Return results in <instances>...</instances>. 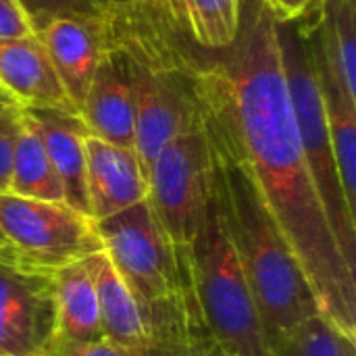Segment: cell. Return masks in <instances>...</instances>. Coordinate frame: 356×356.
Returning <instances> with one entry per match:
<instances>
[{
  "label": "cell",
  "instance_id": "1",
  "mask_svg": "<svg viewBox=\"0 0 356 356\" xmlns=\"http://www.w3.org/2000/svg\"><path fill=\"white\" fill-rule=\"evenodd\" d=\"M275 23L265 0H242L236 40L204 48L196 79L200 127L213 150L246 165L321 315L356 338V273L338 248L302 152Z\"/></svg>",
  "mask_w": 356,
  "mask_h": 356
},
{
  "label": "cell",
  "instance_id": "2",
  "mask_svg": "<svg viewBox=\"0 0 356 356\" xmlns=\"http://www.w3.org/2000/svg\"><path fill=\"white\" fill-rule=\"evenodd\" d=\"M213 192L271 348L321 313L315 292L242 161L213 150Z\"/></svg>",
  "mask_w": 356,
  "mask_h": 356
},
{
  "label": "cell",
  "instance_id": "3",
  "mask_svg": "<svg viewBox=\"0 0 356 356\" xmlns=\"http://www.w3.org/2000/svg\"><path fill=\"white\" fill-rule=\"evenodd\" d=\"M186 269L209 338L227 356H269L263 321L225 232L215 192L186 248Z\"/></svg>",
  "mask_w": 356,
  "mask_h": 356
},
{
  "label": "cell",
  "instance_id": "4",
  "mask_svg": "<svg viewBox=\"0 0 356 356\" xmlns=\"http://www.w3.org/2000/svg\"><path fill=\"white\" fill-rule=\"evenodd\" d=\"M275 29L302 152L338 248L346 265L356 273V215L346 202L338 167L334 161L327 113L313 48L309 44L300 19H277Z\"/></svg>",
  "mask_w": 356,
  "mask_h": 356
},
{
  "label": "cell",
  "instance_id": "5",
  "mask_svg": "<svg viewBox=\"0 0 356 356\" xmlns=\"http://www.w3.org/2000/svg\"><path fill=\"white\" fill-rule=\"evenodd\" d=\"M94 223L102 250L131 290L142 313L179 292V248L169 242L148 200Z\"/></svg>",
  "mask_w": 356,
  "mask_h": 356
},
{
  "label": "cell",
  "instance_id": "6",
  "mask_svg": "<svg viewBox=\"0 0 356 356\" xmlns=\"http://www.w3.org/2000/svg\"><path fill=\"white\" fill-rule=\"evenodd\" d=\"M0 234L13 254L35 269L58 271L102 250L96 223L67 207L0 192Z\"/></svg>",
  "mask_w": 356,
  "mask_h": 356
},
{
  "label": "cell",
  "instance_id": "7",
  "mask_svg": "<svg viewBox=\"0 0 356 356\" xmlns=\"http://www.w3.org/2000/svg\"><path fill=\"white\" fill-rule=\"evenodd\" d=\"M213 196V150L204 129L171 140L148 171V204L175 248H188Z\"/></svg>",
  "mask_w": 356,
  "mask_h": 356
},
{
  "label": "cell",
  "instance_id": "8",
  "mask_svg": "<svg viewBox=\"0 0 356 356\" xmlns=\"http://www.w3.org/2000/svg\"><path fill=\"white\" fill-rule=\"evenodd\" d=\"M56 342L54 273L0 257V356H52Z\"/></svg>",
  "mask_w": 356,
  "mask_h": 356
},
{
  "label": "cell",
  "instance_id": "9",
  "mask_svg": "<svg viewBox=\"0 0 356 356\" xmlns=\"http://www.w3.org/2000/svg\"><path fill=\"white\" fill-rule=\"evenodd\" d=\"M86 179L92 221L117 215L148 198V177L131 148L86 136Z\"/></svg>",
  "mask_w": 356,
  "mask_h": 356
},
{
  "label": "cell",
  "instance_id": "10",
  "mask_svg": "<svg viewBox=\"0 0 356 356\" xmlns=\"http://www.w3.org/2000/svg\"><path fill=\"white\" fill-rule=\"evenodd\" d=\"M0 94L21 108L75 113L38 33L0 40Z\"/></svg>",
  "mask_w": 356,
  "mask_h": 356
},
{
  "label": "cell",
  "instance_id": "11",
  "mask_svg": "<svg viewBox=\"0 0 356 356\" xmlns=\"http://www.w3.org/2000/svg\"><path fill=\"white\" fill-rule=\"evenodd\" d=\"M98 21L100 19H58L38 31L50 65L75 113H79L102 60V35Z\"/></svg>",
  "mask_w": 356,
  "mask_h": 356
},
{
  "label": "cell",
  "instance_id": "12",
  "mask_svg": "<svg viewBox=\"0 0 356 356\" xmlns=\"http://www.w3.org/2000/svg\"><path fill=\"white\" fill-rule=\"evenodd\" d=\"M33 119L50 165L60 181L67 207L90 217L86 179V127L77 113L58 108H25ZM92 219V217H90Z\"/></svg>",
  "mask_w": 356,
  "mask_h": 356
},
{
  "label": "cell",
  "instance_id": "13",
  "mask_svg": "<svg viewBox=\"0 0 356 356\" xmlns=\"http://www.w3.org/2000/svg\"><path fill=\"white\" fill-rule=\"evenodd\" d=\"M77 115L88 136L134 150L131 90L119 65L104 50L94 81Z\"/></svg>",
  "mask_w": 356,
  "mask_h": 356
},
{
  "label": "cell",
  "instance_id": "14",
  "mask_svg": "<svg viewBox=\"0 0 356 356\" xmlns=\"http://www.w3.org/2000/svg\"><path fill=\"white\" fill-rule=\"evenodd\" d=\"M181 257V288L175 296L159 302L142 313L146 325V344L136 356H196L202 338H209L186 269V248H179Z\"/></svg>",
  "mask_w": 356,
  "mask_h": 356
},
{
  "label": "cell",
  "instance_id": "15",
  "mask_svg": "<svg viewBox=\"0 0 356 356\" xmlns=\"http://www.w3.org/2000/svg\"><path fill=\"white\" fill-rule=\"evenodd\" d=\"M83 263L94 280L104 340L129 355H140L146 344V325L131 290L115 271L104 250L88 257Z\"/></svg>",
  "mask_w": 356,
  "mask_h": 356
},
{
  "label": "cell",
  "instance_id": "16",
  "mask_svg": "<svg viewBox=\"0 0 356 356\" xmlns=\"http://www.w3.org/2000/svg\"><path fill=\"white\" fill-rule=\"evenodd\" d=\"M58 338L69 342L104 340L94 280L83 261L54 271Z\"/></svg>",
  "mask_w": 356,
  "mask_h": 356
},
{
  "label": "cell",
  "instance_id": "17",
  "mask_svg": "<svg viewBox=\"0 0 356 356\" xmlns=\"http://www.w3.org/2000/svg\"><path fill=\"white\" fill-rule=\"evenodd\" d=\"M6 192L33 200L65 202L60 181L50 165L42 136L25 108L21 113V123L13 142Z\"/></svg>",
  "mask_w": 356,
  "mask_h": 356
},
{
  "label": "cell",
  "instance_id": "18",
  "mask_svg": "<svg viewBox=\"0 0 356 356\" xmlns=\"http://www.w3.org/2000/svg\"><path fill=\"white\" fill-rule=\"evenodd\" d=\"M313 25L325 63L344 90L356 98L355 0H319L313 8Z\"/></svg>",
  "mask_w": 356,
  "mask_h": 356
},
{
  "label": "cell",
  "instance_id": "19",
  "mask_svg": "<svg viewBox=\"0 0 356 356\" xmlns=\"http://www.w3.org/2000/svg\"><path fill=\"white\" fill-rule=\"evenodd\" d=\"M196 44L209 50L227 48L240 27L242 0H173Z\"/></svg>",
  "mask_w": 356,
  "mask_h": 356
},
{
  "label": "cell",
  "instance_id": "20",
  "mask_svg": "<svg viewBox=\"0 0 356 356\" xmlns=\"http://www.w3.org/2000/svg\"><path fill=\"white\" fill-rule=\"evenodd\" d=\"M269 356H356V338L317 313L273 344Z\"/></svg>",
  "mask_w": 356,
  "mask_h": 356
},
{
  "label": "cell",
  "instance_id": "21",
  "mask_svg": "<svg viewBox=\"0 0 356 356\" xmlns=\"http://www.w3.org/2000/svg\"><path fill=\"white\" fill-rule=\"evenodd\" d=\"M31 29L38 33L48 23L58 19H100L104 6L98 0H17Z\"/></svg>",
  "mask_w": 356,
  "mask_h": 356
},
{
  "label": "cell",
  "instance_id": "22",
  "mask_svg": "<svg viewBox=\"0 0 356 356\" xmlns=\"http://www.w3.org/2000/svg\"><path fill=\"white\" fill-rule=\"evenodd\" d=\"M21 113L23 108L17 104H10L0 113V192H6L8 188L13 142L21 123Z\"/></svg>",
  "mask_w": 356,
  "mask_h": 356
},
{
  "label": "cell",
  "instance_id": "23",
  "mask_svg": "<svg viewBox=\"0 0 356 356\" xmlns=\"http://www.w3.org/2000/svg\"><path fill=\"white\" fill-rule=\"evenodd\" d=\"M23 8L17 0H0V40L2 38H25L33 35Z\"/></svg>",
  "mask_w": 356,
  "mask_h": 356
},
{
  "label": "cell",
  "instance_id": "24",
  "mask_svg": "<svg viewBox=\"0 0 356 356\" xmlns=\"http://www.w3.org/2000/svg\"><path fill=\"white\" fill-rule=\"evenodd\" d=\"M52 356H134L125 353L123 348L111 344L108 340H98V342H69L60 340L56 342L54 355Z\"/></svg>",
  "mask_w": 356,
  "mask_h": 356
},
{
  "label": "cell",
  "instance_id": "25",
  "mask_svg": "<svg viewBox=\"0 0 356 356\" xmlns=\"http://www.w3.org/2000/svg\"><path fill=\"white\" fill-rule=\"evenodd\" d=\"M319 0H265V4L271 8L275 19L280 21H294L307 15L313 6H317Z\"/></svg>",
  "mask_w": 356,
  "mask_h": 356
},
{
  "label": "cell",
  "instance_id": "26",
  "mask_svg": "<svg viewBox=\"0 0 356 356\" xmlns=\"http://www.w3.org/2000/svg\"><path fill=\"white\" fill-rule=\"evenodd\" d=\"M196 356H227L223 353L221 346H217L211 338H202L198 348H196Z\"/></svg>",
  "mask_w": 356,
  "mask_h": 356
},
{
  "label": "cell",
  "instance_id": "27",
  "mask_svg": "<svg viewBox=\"0 0 356 356\" xmlns=\"http://www.w3.org/2000/svg\"><path fill=\"white\" fill-rule=\"evenodd\" d=\"M104 8H123V6H131V4H138L142 0H98Z\"/></svg>",
  "mask_w": 356,
  "mask_h": 356
},
{
  "label": "cell",
  "instance_id": "28",
  "mask_svg": "<svg viewBox=\"0 0 356 356\" xmlns=\"http://www.w3.org/2000/svg\"><path fill=\"white\" fill-rule=\"evenodd\" d=\"M0 257H15L13 254V250H10V246L6 244V240H4V236L0 234Z\"/></svg>",
  "mask_w": 356,
  "mask_h": 356
}]
</instances>
